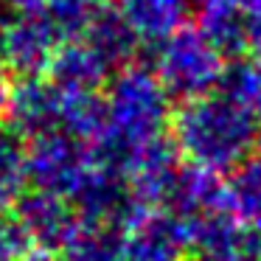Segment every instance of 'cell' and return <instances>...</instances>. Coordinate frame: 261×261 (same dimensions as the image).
Returning <instances> with one entry per match:
<instances>
[{"mask_svg":"<svg viewBox=\"0 0 261 261\" xmlns=\"http://www.w3.org/2000/svg\"><path fill=\"white\" fill-rule=\"evenodd\" d=\"M90 12L93 3H85V0H48L45 9H42V14L48 17V23L54 25V31L62 42L82 40Z\"/></svg>","mask_w":261,"mask_h":261,"instance_id":"cell-19","label":"cell"},{"mask_svg":"<svg viewBox=\"0 0 261 261\" xmlns=\"http://www.w3.org/2000/svg\"><path fill=\"white\" fill-rule=\"evenodd\" d=\"M227 208L244 222V225H258L261 222V158L242 160L230 171V180L225 182Z\"/></svg>","mask_w":261,"mask_h":261,"instance_id":"cell-17","label":"cell"},{"mask_svg":"<svg viewBox=\"0 0 261 261\" xmlns=\"http://www.w3.org/2000/svg\"><path fill=\"white\" fill-rule=\"evenodd\" d=\"M45 73L57 90L87 93V90H98L113 70L98 59V54L85 40H73V42H62L57 48Z\"/></svg>","mask_w":261,"mask_h":261,"instance_id":"cell-11","label":"cell"},{"mask_svg":"<svg viewBox=\"0 0 261 261\" xmlns=\"http://www.w3.org/2000/svg\"><path fill=\"white\" fill-rule=\"evenodd\" d=\"M59 90L42 76H20L12 82L6 101V113H3V124L20 135L23 141L37 138L42 132L57 129L59 124Z\"/></svg>","mask_w":261,"mask_h":261,"instance_id":"cell-9","label":"cell"},{"mask_svg":"<svg viewBox=\"0 0 261 261\" xmlns=\"http://www.w3.org/2000/svg\"><path fill=\"white\" fill-rule=\"evenodd\" d=\"M244 42L250 57L261 59V3L244 9Z\"/></svg>","mask_w":261,"mask_h":261,"instance_id":"cell-21","label":"cell"},{"mask_svg":"<svg viewBox=\"0 0 261 261\" xmlns=\"http://www.w3.org/2000/svg\"><path fill=\"white\" fill-rule=\"evenodd\" d=\"M154 54V76L160 79L169 98L191 101L216 90V82L225 68V57L191 25H182L163 42Z\"/></svg>","mask_w":261,"mask_h":261,"instance_id":"cell-3","label":"cell"},{"mask_svg":"<svg viewBox=\"0 0 261 261\" xmlns=\"http://www.w3.org/2000/svg\"><path fill=\"white\" fill-rule=\"evenodd\" d=\"M171 141L186 163L214 174L233 171L255 146V118L219 93L182 101L171 113Z\"/></svg>","mask_w":261,"mask_h":261,"instance_id":"cell-2","label":"cell"},{"mask_svg":"<svg viewBox=\"0 0 261 261\" xmlns=\"http://www.w3.org/2000/svg\"><path fill=\"white\" fill-rule=\"evenodd\" d=\"M121 261H186L182 225L163 208H143L124 230Z\"/></svg>","mask_w":261,"mask_h":261,"instance_id":"cell-7","label":"cell"},{"mask_svg":"<svg viewBox=\"0 0 261 261\" xmlns=\"http://www.w3.org/2000/svg\"><path fill=\"white\" fill-rule=\"evenodd\" d=\"M59 124L57 129L79 138L82 143H93L104 132V96L98 90L68 93L59 90Z\"/></svg>","mask_w":261,"mask_h":261,"instance_id":"cell-16","label":"cell"},{"mask_svg":"<svg viewBox=\"0 0 261 261\" xmlns=\"http://www.w3.org/2000/svg\"><path fill=\"white\" fill-rule=\"evenodd\" d=\"M250 227V250H253V261H261V222Z\"/></svg>","mask_w":261,"mask_h":261,"instance_id":"cell-24","label":"cell"},{"mask_svg":"<svg viewBox=\"0 0 261 261\" xmlns=\"http://www.w3.org/2000/svg\"><path fill=\"white\" fill-rule=\"evenodd\" d=\"M255 146H258V152H261V124H255Z\"/></svg>","mask_w":261,"mask_h":261,"instance_id":"cell-25","label":"cell"},{"mask_svg":"<svg viewBox=\"0 0 261 261\" xmlns=\"http://www.w3.org/2000/svg\"><path fill=\"white\" fill-rule=\"evenodd\" d=\"M216 93L236 104L239 110L250 113L253 118L261 115V59L242 54L225 62L222 76L216 82Z\"/></svg>","mask_w":261,"mask_h":261,"instance_id":"cell-15","label":"cell"},{"mask_svg":"<svg viewBox=\"0 0 261 261\" xmlns=\"http://www.w3.org/2000/svg\"><path fill=\"white\" fill-rule=\"evenodd\" d=\"M197 31L225 59L247 54L244 42V9L230 0H199Z\"/></svg>","mask_w":261,"mask_h":261,"instance_id":"cell-13","label":"cell"},{"mask_svg":"<svg viewBox=\"0 0 261 261\" xmlns=\"http://www.w3.org/2000/svg\"><path fill=\"white\" fill-rule=\"evenodd\" d=\"M9 90H12V70H9V65L3 62V57H0V118H3V113H6Z\"/></svg>","mask_w":261,"mask_h":261,"instance_id":"cell-22","label":"cell"},{"mask_svg":"<svg viewBox=\"0 0 261 261\" xmlns=\"http://www.w3.org/2000/svg\"><path fill=\"white\" fill-rule=\"evenodd\" d=\"M253 3H261V0H253ZM253 3H250V6H253ZM244 9H247V6H244Z\"/></svg>","mask_w":261,"mask_h":261,"instance_id":"cell-27","label":"cell"},{"mask_svg":"<svg viewBox=\"0 0 261 261\" xmlns=\"http://www.w3.org/2000/svg\"><path fill=\"white\" fill-rule=\"evenodd\" d=\"M124 227L113 222L79 219L68 242L59 247V261H121Z\"/></svg>","mask_w":261,"mask_h":261,"instance_id":"cell-14","label":"cell"},{"mask_svg":"<svg viewBox=\"0 0 261 261\" xmlns=\"http://www.w3.org/2000/svg\"><path fill=\"white\" fill-rule=\"evenodd\" d=\"M12 214L25 227L31 244L51 250V253H59V247L68 242V236L73 233L76 222H79V214L73 211V205L68 199L40 191V188L20 194L12 205Z\"/></svg>","mask_w":261,"mask_h":261,"instance_id":"cell-8","label":"cell"},{"mask_svg":"<svg viewBox=\"0 0 261 261\" xmlns=\"http://www.w3.org/2000/svg\"><path fill=\"white\" fill-rule=\"evenodd\" d=\"M31 247L34 244L12 208L0 211V261H23Z\"/></svg>","mask_w":261,"mask_h":261,"instance_id":"cell-20","label":"cell"},{"mask_svg":"<svg viewBox=\"0 0 261 261\" xmlns=\"http://www.w3.org/2000/svg\"><path fill=\"white\" fill-rule=\"evenodd\" d=\"M82 40L98 54V59L110 70H118L124 65H129L135 51H138V45H141V40L129 29V23L118 12V6H110L104 0L93 6Z\"/></svg>","mask_w":261,"mask_h":261,"instance_id":"cell-10","label":"cell"},{"mask_svg":"<svg viewBox=\"0 0 261 261\" xmlns=\"http://www.w3.org/2000/svg\"><path fill=\"white\" fill-rule=\"evenodd\" d=\"M171 113V98L152 68L135 62L118 68L104 96V132L87 143L90 160L126 177L138 149L169 135Z\"/></svg>","mask_w":261,"mask_h":261,"instance_id":"cell-1","label":"cell"},{"mask_svg":"<svg viewBox=\"0 0 261 261\" xmlns=\"http://www.w3.org/2000/svg\"><path fill=\"white\" fill-rule=\"evenodd\" d=\"M62 40L42 12L20 14L0 25V57L17 76H42Z\"/></svg>","mask_w":261,"mask_h":261,"instance_id":"cell-6","label":"cell"},{"mask_svg":"<svg viewBox=\"0 0 261 261\" xmlns=\"http://www.w3.org/2000/svg\"><path fill=\"white\" fill-rule=\"evenodd\" d=\"M90 149L62 129L25 141V186L70 199L90 169Z\"/></svg>","mask_w":261,"mask_h":261,"instance_id":"cell-4","label":"cell"},{"mask_svg":"<svg viewBox=\"0 0 261 261\" xmlns=\"http://www.w3.org/2000/svg\"><path fill=\"white\" fill-rule=\"evenodd\" d=\"M182 225L186 255L194 261H253L250 227L227 205L194 216Z\"/></svg>","mask_w":261,"mask_h":261,"instance_id":"cell-5","label":"cell"},{"mask_svg":"<svg viewBox=\"0 0 261 261\" xmlns=\"http://www.w3.org/2000/svg\"><path fill=\"white\" fill-rule=\"evenodd\" d=\"M230 3H239V6L244 9V6H250V3H253V0H230Z\"/></svg>","mask_w":261,"mask_h":261,"instance_id":"cell-26","label":"cell"},{"mask_svg":"<svg viewBox=\"0 0 261 261\" xmlns=\"http://www.w3.org/2000/svg\"><path fill=\"white\" fill-rule=\"evenodd\" d=\"M0 25H3V23H0Z\"/></svg>","mask_w":261,"mask_h":261,"instance_id":"cell-28","label":"cell"},{"mask_svg":"<svg viewBox=\"0 0 261 261\" xmlns=\"http://www.w3.org/2000/svg\"><path fill=\"white\" fill-rule=\"evenodd\" d=\"M25 191V141L0 124V211H9Z\"/></svg>","mask_w":261,"mask_h":261,"instance_id":"cell-18","label":"cell"},{"mask_svg":"<svg viewBox=\"0 0 261 261\" xmlns=\"http://www.w3.org/2000/svg\"><path fill=\"white\" fill-rule=\"evenodd\" d=\"M3 3L12 6L14 12H20V14H31V12H42L48 0H3Z\"/></svg>","mask_w":261,"mask_h":261,"instance_id":"cell-23","label":"cell"},{"mask_svg":"<svg viewBox=\"0 0 261 261\" xmlns=\"http://www.w3.org/2000/svg\"><path fill=\"white\" fill-rule=\"evenodd\" d=\"M118 12L146 45H158L191 17V0H118Z\"/></svg>","mask_w":261,"mask_h":261,"instance_id":"cell-12","label":"cell"}]
</instances>
